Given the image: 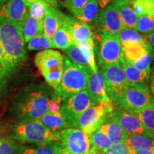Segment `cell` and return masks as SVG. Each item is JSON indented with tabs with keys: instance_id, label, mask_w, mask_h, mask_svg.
Instances as JSON below:
<instances>
[{
	"instance_id": "1",
	"label": "cell",
	"mask_w": 154,
	"mask_h": 154,
	"mask_svg": "<svg viewBox=\"0 0 154 154\" xmlns=\"http://www.w3.org/2000/svg\"><path fill=\"white\" fill-rule=\"evenodd\" d=\"M0 42L4 51L2 65L0 69V83L10 76L19 64L26 57L22 29L8 22H0Z\"/></svg>"
},
{
	"instance_id": "2",
	"label": "cell",
	"mask_w": 154,
	"mask_h": 154,
	"mask_svg": "<svg viewBox=\"0 0 154 154\" xmlns=\"http://www.w3.org/2000/svg\"><path fill=\"white\" fill-rule=\"evenodd\" d=\"M54 96L47 87L35 86L23 92L14 104V111L19 121H36L49 109V103Z\"/></svg>"
},
{
	"instance_id": "3",
	"label": "cell",
	"mask_w": 154,
	"mask_h": 154,
	"mask_svg": "<svg viewBox=\"0 0 154 154\" xmlns=\"http://www.w3.org/2000/svg\"><path fill=\"white\" fill-rule=\"evenodd\" d=\"M11 139L20 143L42 146L59 140V132L49 129L40 121H19L11 128Z\"/></svg>"
},
{
	"instance_id": "4",
	"label": "cell",
	"mask_w": 154,
	"mask_h": 154,
	"mask_svg": "<svg viewBox=\"0 0 154 154\" xmlns=\"http://www.w3.org/2000/svg\"><path fill=\"white\" fill-rule=\"evenodd\" d=\"M91 72L89 69L72 63L67 58H64L62 79L56 91L62 101L71 96L86 89Z\"/></svg>"
},
{
	"instance_id": "5",
	"label": "cell",
	"mask_w": 154,
	"mask_h": 154,
	"mask_svg": "<svg viewBox=\"0 0 154 154\" xmlns=\"http://www.w3.org/2000/svg\"><path fill=\"white\" fill-rule=\"evenodd\" d=\"M34 63L47 83L56 91L63 73L64 57L59 51L49 49L36 54Z\"/></svg>"
},
{
	"instance_id": "6",
	"label": "cell",
	"mask_w": 154,
	"mask_h": 154,
	"mask_svg": "<svg viewBox=\"0 0 154 154\" xmlns=\"http://www.w3.org/2000/svg\"><path fill=\"white\" fill-rule=\"evenodd\" d=\"M116 107L126 111L154 107V97L148 85L130 84L122 94L112 101Z\"/></svg>"
},
{
	"instance_id": "7",
	"label": "cell",
	"mask_w": 154,
	"mask_h": 154,
	"mask_svg": "<svg viewBox=\"0 0 154 154\" xmlns=\"http://www.w3.org/2000/svg\"><path fill=\"white\" fill-rule=\"evenodd\" d=\"M112 102L98 103L84 111L76 121L75 128L90 134L100 128L108 115L113 109Z\"/></svg>"
},
{
	"instance_id": "8",
	"label": "cell",
	"mask_w": 154,
	"mask_h": 154,
	"mask_svg": "<svg viewBox=\"0 0 154 154\" xmlns=\"http://www.w3.org/2000/svg\"><path fill=\"white\" fill-rule=\"evenodd\" d=\"M95 104L96 103L91 99L87 90L85 89L63 101L60 111L64 116L71 127L75 128L76 121L80 115L88 108Z\"/></svg>"
},
{
	"instance_id": "9",
	"label": "cell",
	"mask_w": 154,
	"mask_h": 154,
	"mask_svg": "<svg viewBox=\"0 0 154 154\" xmlns=\"http://www.w3.org/2000/svg\"><path fill=\"white\" fill-rule=\"evenodd\" d=\"M64 151L72 154H86L92 151L88 134L74 127L59 131V140Z\"/></svg>"
},
{
	"instance_id": "10",
	"label": "cell",
	"mask_w": 154,
	"mask_h": 154,
	"mask_svg": "<svg viewBox=\"0 0 154 154\" xmlns=\"http://www.w3.org/2000/svg\"><path fill=\"white\" fill-rule=\"evenodd\" d=\"M101 71L104 77L107 94L112 101L124 93L131 84L125 76L120 61L101 66Z\"/></svg>"
},
{
	"instance_id": "11",
	"label": "cell",
	"mask_w": 154,
	"mask_h": 154,
	"mask_svg": "<svg viewBox=\"0 0 154 154\" xmlns=\"http://www.w3.org/2000/svg\"><path fill=\"white\" fill-rule=\"evenodd\" d=\"M100 47L98 51V60L100 66L118 63L124 57L123 47L119 36L99 32Z\"/></svg>"
},
{
	"instance_id": "12",
	"label": "cell",
	"mask_w": 154,
	"mask_h": 154,
	"mask_svg": "<svg viewBox=\"0 0 154 154\" xmlns=\"http://www.w3.org/2000/svg\"><path fill=\"white\" fill-rule=\"evenodd\" d=\"M95 41L83 44H74L63 50L67 59L72 63L89 69L92 72L98 70L95 59Z\"/></svg>"
},
{
	"instance_id": "13",
	"label": "cell",
	"mask_w": 154,
	"mask_h": 154,
	"mask_svg": "<svg viewBox=\"0 0 154 154\" xmlns=\"http://www.w3.org/2000/svg\"><path fill=\"white\" fill-rule=\"evenodd\" d=\"M124 28L118 11L113 2L99 10L96 26L98 32L119 36Z\"/></svg>"
},
{
	"instance_id": "14",
	"label": "cell",
	"mask_w": 154,
	"mask_h": 154,
	"mask_svg": "<svg viewBox=\"0 0 154 154\" xmlns=\"http://www.w3.org/2000/svg\"><path fill=\"white\" fill-rule=\"evenodd\" d=\"M29 15V7L22 0H9L0 9V22H8L22 28Z\"/></svg>"
},
{
	"instance_id": "15",
	"label": "cell",
	"mask_w": 154,
	"mask_h": 154,
	"mask_svg": "<svg viewBox=\"0 0 154 154\" xmlns=\"http://www.w3.org/2000/svg\"><path fill=\"white\" fill-rule=\"evenodd\" d=\"M86 90L96 103L112 102L107 94L104 77L101 70L90 73Z\"/></svg>"
},
{
	"instance_id": "16",
	"label": "cell",
	"mask_w": 154,
	"mask_h": 154,
	"mask_svg": "<svg viewBox=\"0 0 154 154\" xmlns=\"http://www.w3.org/2000/svg\"><path fill=\"white\" fill-rule=\"evenodd\" d=\"M111 114L124 131L130 134L146 135L141 123L136 116L118 107H113ZM147 136V135H146Z\"/></svg>"
},
{
	"instance_id": "17",
	"label": "cell",
	"mask_w": 154,
	"mask_h": 154,
	"mask_svg": "<svg viewBox=\"0 0 154 154\" xmlns=\"http://www.w3.org/2000/svg\"><path fill=\"white\" fill-rule=\"evenodd\" d=\"M70 17L64 14L53 6H50L47 14L43 19L44 34L52 39L57 31L65 23L68 22Z\"/></svg>"
},
{
	"instance_id": "18",
	"label": "cell",
	"mask_w": 154,
	"mask_h": 154,
	"mask_svg": "<svg viewBox=\"0 0 154 154\" xmlns=\"http://www.w3.org/2000/svg\"><path fill=\"white\" fill-rule=\"evenodd\" d=\"M111 113L107 116L99 129L106 135L112 143H124L128 138V134L113 119Z\"/></svg>"
},
{
	"instance_id": "19",
	"label": "cell",
	"mask_w": 154,
	"mask_h": 154,
	"mask_svg": "<svg viewBox=\"0 0 154 154\" xmlns=\"http://www.w3.org/2000/svg\"><path fill=\"white\" fill-rule=\"evenodd\" d=\"M116 10L124 28L135 29L138 20V15L133 7V0H113Z\"/></svg>"
},
{
	"instance_id": "20",
	"label": "cell",
	"mask_w": 154,
	"mask_h": 154,
	"mask_svg": "<svg viewBox=\"0 0 154 154\" xmlns=\"http://www.w3.org/2000/svg\"><path fill=\"white\" fill-rule=\"evenodd\" d=\"M72 26L73 34L76 44H83L96 40L95 34L92 29L86 23L77 19L76 17H70L68 22Z\"/></svg>"
},
{
	"instance_id": "21",
	"label": "cell",
	"mask_w": 154,
	"mask_h": 154,
	"mask_svg": "<svg viewBox=\"0 0 154 154\" xmlns=\"http://www.w3.org/2000/svg\"><path fill=\"white\" fill-rule=\"evenodd\" d=\"M120 63L127 80L131 84H136V85L149 84L151 72L136 69V67L127 62L124 57L121 59Z\"/></svg>"
},
{
	"instance_id": "22",
	"label": "cell",
	"mask_w": 154,
	"mask_h": 154,
	"mask_svg": "<svg viewBox=\"0 0 154 154\" xmlns=\"http://www.w3.org/2000/svg\"><path fill=\"white\" fill-rule=\"evenodd\" d=\"M124 58L127 62L131 63L143 57L146 54L152 52L153 47L149 42L146 43H128L122 46Z\"/></svg>"
},
{
	"instance_id": "23",
	"label": "cell",
	"mask_w": 154,
	"mask_h": 154,
	"mask_svg": "<svg viewBox=\"0 0 154 154\" xmlns=\"http://www.w3.org/2000/svg\"><path fill=\"white\" fill-rule=\"evenodd\" d=\"M51 40L55 48L62 50L68 49L73 44H76L72 25L69 23L63 24L57 31Z\"/></svg>"
},
{
	"instance_id": "24",
	"label": "cell",
	"mask_w": 154,
	"mask_h": 154,
	"mask_svg": "<svg viewBox=\"0 0 154 154\" xmlns=\"http://www.w3.org/2000/svg\"><path fill=\"white\" fill-rule=\"evenodd\" d=\"M99 5L97 0H89L79 13L75 15L77 19L86 23L93 29H96L99 13Z\"/></svg>"
},
{
	"instance_id": "25",
	"label": "cell",
	"mask_w": 154,
	"mask_h": 154,
	"mask_svg": "<svg viewBox=\"0 0 154 154\" xmlns=\"http://www.w3.org/2000/svg\"><path fill=\"white\" fill-rule=\"evenodd\" d=\"M38 121L54 132H59L64 128H71L70 124L60 110L55 112L47 111Z\"/></svg>"
},
{
	"instance_id": "26",
	"label": "cell",
	"mask_w": 154,
	"mask_h": 154,
	"mask_svg": "<svg viewBox=\"0 0 154 154\" xmlns=\"http://www.w3.org/2000/svg\"><path fill=\"white\" fill-rule=\"evenodd\" d=\"M63 151L59 142L42 146L23 144L17 146V154H61Z\"/></svg>"
},
{
	"instance_id": "27",
	"label": "cell",
	"mask_w": 154,
	"mask_h": 154,
	"mask_svg": "<svg viewBox=\"0 0 154 154\" xmlns=\"http://www.w3.org/2000/svg\"><path fill=\"white\" fill-rule=\"evenodd\" d=\"M128 112L136 116L141 123L146 135L154 138V107L129 111Z\"/></svg>"
},
{
	"instance_id": "28",
	"label": "cell",
	"mask_w": 154,
	"mask_h": 154,
	"mask_svg": "<svg viewBox=\"0 0 154 154\" xmlns=\"http://www.w3.org/2000/svg\"><path fill=\"white\" fill-rule=\"evenodd\" d=\"M22 33L25 42H28L34 36L44 34L43 19L37 20L29 14L22 25Z\"/></svg>"
},
{
	"instance_id": "29",
	"label": "cell",
	"mask_w": 154,
	"mask_h": 154,
	"mask_svg": "<svg viewBox=\"0 0 154 154\" xmlns=\"http://www.w3.org/2000/svg\"><path fill=\"white\" fill-rule=\"evenodd\" d=\"M131 150L154 149V138L143 134H130L124 143Z\"/></svg>"
},
{
	"instance_id": "30",
	"label": "cell",
	"mask_w": 154,
	"mask_h": 154,
	"mask_svg": "<svg viewBox=\"0 0 154 154\" xmlns=\"http://www.w3.org/2000/svg\"><path fill=\"white\" fill-rule=\"evenodd\" d=\"M93 151L102 153L105 149L112 145V143L103 131L99 128L88 134Z\"/></svg>"
},
{
	"instance_id": "31",
	"label": "cell",
	"mask_w": 154,
	"mask_h": 154,
	"mask_svg": "<svg viewBox=\"0 0 154 154\" xmlns=\"http://www.w3.org/2000/svg\"><path fill=\"white\" fill-rule=\"evenodd\" d=\"M119 38L121 45L128 43H143L148 42L145 36L136 30L129 28H124L119 34Z\"/></svg>"
},
{
	"instance_id": "32",
	"label": "cell",
	"mask_w": 154,
	"mask_h": 154,
	"mask_svg": "<svg viewBox=\"0 0 154 154\" xmlns=\"http://www.w3.org/2000/svg\"><path fill=\"white\" fill-rule=\"evenodd\" d=\"M54 48L52 40L44 34L34 36L27 42V49L30 51H34V50L42 51V50L54 49Z\"/></svg>"
},
{
	"instance_id": "33",
	"label": "cell",
	"mask_w": 154,
	"mask_h": 154,
	"mask_svg": "<svg viewBox=\"0 0 154 154\" xmlns=\"http://www.w3.org/2000/svg\"><path fill=\"white\" fill-rule=\"evenodd\" d=\"M135 30L143 35H148L154 32V16L140 15L138 16Z\"/></svg>"
},
{
	"instance_id": "34",
	"label": "cell",
	"mask_w": 154,
	"mask_h": 154,
	"mask_svg": "<svg viewBox=\"0 0 154 154\" xmlns=\"http://www.w3.org/2000/svg\"><path fill=\"white\" fill-rule=\"evenodd\" d=\"M50 5L42 0H36L29 7V14L37 20L44 19Z\"/></svg>"
},
{
	"instance_id": "35",
	"label": "cell",
	"mask_w": 154,
	"mask_h": 154,
	"mask_svg": "<svg viewBox=\"0 0 154 154\" xmlns=\"http://www.w3.org/2000/svg\"><path fill=\"white\" fill-rule=\"evenodd\" d=\"M133 7L138 16H154V0H133Z\"/></svg>"
},
{
	"instance_id": "36",
	"label": "cell",
	"mask_w": 154,
	"mask_h": 154,
	"mask_svg": "<svg viewBox=\"0 0 154 154\" xmlns=\"http://www.w3.org/2000/svg\"><path fill=\"white\" fill-rule=\"evenodd\" d=\"M153 51L146 54L143 57L140 58L137 61L130 63V64H131L132 66L136 67V69H139V70L151 72V63L153 62Z\"/></svg>"
},
{
	"instance_id": "37",
	"label": "cell",
	"mask_w": 154,
	"mask_h": 154,
	"mask_svg": "<svg viewBox=\"0 0 154 154\" xmlns=\"http://www.w3.org/2000/svg\"><path fill=\"white\" fill-rule=\"evenodd\" d=\"M17 150L14 143L0 136V154H17Z\"/></svg>"
},
{
	"instance_id": "38",
	"label": "cell",
	"mask_w": 154,
	"mask_h": 154,
	"mask_svg": "<svg viewBox=\"0 0 154 154\" xmlns=\"http://www.w3.org/2000/svg\"><path fill=\"white\" fill-rule=\"evenodd\" d=\"M88 2L89 0H66L65 7L75 16L80 12Z\"/></svg>"
},
{
	"instance_id": "39",
	"label": "cell",
	"mask_w": 154,
	"mask_h": 154,
	"mask_svg": "<svg viewBox=\"0 0 154 154\" xmlns=\"http://www.w3.org/2000/svg\"><path fill=\"white\" fill-rule=\"evenodd\" d=\"M103 154H129V149L122 143H113L103 151Z\"/></svg>"
},
{
	"instance_id": "40",
	"label": "cell",
	"mask_w": 154,
	"mask_h": 154,
	"mask_svg": "<svg viewBox=\"0 0 154 154\" xmlns=\"http://www.w3.org/2000/svg\"><path fill=\"white\" fill-rule=\"evenodd\" d=\"M153 68H152V70L151 71V74H150V90H151V92L152 95L154 97V50L153 51Z\"/></svg>"
},
{
	"instance_id": "41",
	"label": "cell",
	"mask_w": 154,
	"mask_h": 154,
	"mask_svg": "<svg viewBox=\"0 0 154 154\" xmlns=\"http://www.w3.org/2000/svg\"><path fill=\"white\" fill-rule=\"evenodd\" d=\"M129 154H154V149H140V150L129 149Z\"/></svg>"
},
{
	"instance_id": "42",
	"label": "cell",
	"mask_w": 154,
	"mask_h": 154,
	"mask_svg": "<svg viewBox=\"0 0 154 154\" xmlns=\"http://www.w3.org/2000/svg\"><path fill=\"white\" fill-rule=\"evenodd\" d=\"M98 4H99V7L101 8H104L109 5H110L111 3H112L113 0H97Z\"/></svg>"
},
{
	"instance_id": "43",
	"label": "cell",
	"mask_w": 154,
	"mask_h": 154,
	"mask_svg": "<svg viewBox=\"0 0 154 154\" xmlns=\"http://www.w3.org/2000/svg\"><path fill=\"white\" fill-rule=\"evenodd\" d=\"M144 36H145L146 39L148 40V42H149L150 44L152 46L153 49H154V32L150 34H148V35H145Z\"/></svg>"
},
{
	"instance_id": "44",
	"label": "cell",
	"mask_w": 154,
	"mask_h": 154,
	"mask_svg": "<svg viewBox=\"0 0 154 154\" xmlns=\"http://www.w3.org/2000/svg\"><path fill=\"white\" fill-rule=\"evenodd\" d=\"M3 59H4V51H3L2 46L1 42H0V69H1L2 65Z\"/></svg>"
},
{
	"instance_id": "45",
	"label": "cell",
	"mask_w": 154,
	"mask_h": 154,
	"mask_svg": "<svg viewBox=\"0 0 154 154\" xmlns=\"http://www.w3.org/2000/svg\"><path fill=\"white\" fill-rule=\"evenodd\" d=\"M42 1H44L45 2L49 4L51 6H53V7H55V6L57 5V0H42Z\"/></svg>"
},
{
	"instance_id": "46",
	"label": "cell",
	"mask_w": 154,
	"mask_h": 154,
	"mask_svg": "<svg viewBox=\"0 0 154 154\" xmlns=\"http://www.w3.org/2000/svg\"><path fill=\"white\" fill-rule=\"evenodd\" d=\"M22 1L24 2L25 3V5H26L29 7L32 3L34 2H35L36 0H22Z\"/></svg>"
},
{
	"instance_id": "47",
	"label": "cell",
	"mask_w": 154,
	"mask_h": 154,
	"mask_svg": "<svg viewBox=\"0 0 154 154\" xmlns=\"http://www.w3.org/2000/svg\"><path fill=\"white\" fill-rule=\"evenodd\" d=\"M9 0H0V9L2 8V7L5 5L6 2H7Z\"/></svg>"
},
{
	"instance_id": "48",
	"label": "cell",
	"mask_w": 154,
	"mask_h": 154,
	"mask_svg": "<svg viewBox=\"0 0 154 154\" xmlns=\"http://www.w3.org/2000/svg\"><path fill=\"white\" fill-rule=\"evenodd\" d=\"M102 153H103V152H102V153H99V152L93 151V150H92V151H90L89 153H86V154H102Z\"/></svg>"
},
{
	"instance_id": "49",
	"label": "cell",
	"mask_w": 154,
	"mask_h": 154,
	"mask_svg": "<svg viewBox=\"0 0 154 154\" xmlns=\"http://www.w3.org/2000/svg\"><path fill=\"white\" fill-rule=\"evenodd\" d=\"M61 154H72V153H69V152H67V151H64V150H63V151L61 152Z\"/></svg>"
},
{
	"instance_id": "50",
	"label": "cell",
	"mask_w": 154,
	"mask_h": 154,
	"mask_svg": "<svg viewBox=\"0 0 154 154\" xmlns=\"http://www.w3.org/2000/svg\"><path fill=\"white\" fill-rule=\"evenodd\" d=\"M102 154H103V153H102Z\"/></svg>"
},
{
	"instance_id": "51",
	"label": "cell",
	"mask_w": 154,
	"mask_h": 154,
	"mask_svg": "<svg viewBox=\"0 0 154 154\" xmlns=\"http://www.w3.org/2000/svg\"></svg>"
}]
</instances>
